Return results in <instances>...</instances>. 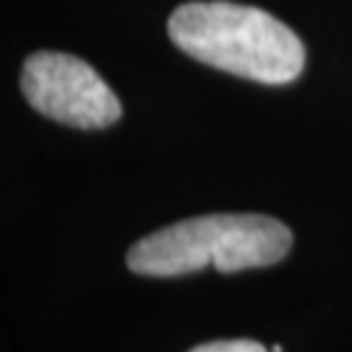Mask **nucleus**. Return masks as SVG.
<instances>
[{"label":"nucleus","mask_w":352,"mask_h":352,"mask_svg":"<svg viewBox=\"0 0 352 352\" xmlns=\"http://www.w3.org/2000/svg\"><path fill=\"white\" fill-rule=\"evenodd\" d=\"M167 32L193 60L258 84H289L305 65L300 37L272 13L243 3H183L170 16Z\"/></svg>","instance_id":"1"},{"label":"nucleus","mask_w":352,"mask_h":352,"mask_svg":"<svg viewBox=\"0 0 352 352\" xmlns=\"http://www.w3.org/2000/svg\"><path fill=\"white\" fill-rule=\"evenodd\" d=\"M289 248L292 232L274 217L204 214L141 238L128 251L126 261L141 277H183L206 266L232 274L277 264Z\"/></svg>","instance_id":"2"},{"label":"nucleus","mask_w":352,"mask_h":352,"mask_svg":"<svg viewBox=\"0 0 352 352\" xmlns=\"http://www.w3.org/2000/svg\"><path fill=\"white\" fill-rule=\"evenodd\" d=\"M26 102L58 123L84 131L107 128L120 120L123 107L102 76L68 52H34L21 68Z\"/></svg>","instance_id":"3"},{"label":"nucleus","mask_w":352,"mask_h":352,"mask_svg":"<svg viewBox=\"0 0 352 352\" xmlns=\"http://www.w3.org/2000/svg\"><path fill=\"white\" fill-rule=\"evenodd\" d=\"M188 352H269L264 344L253 340H222V342H209V344H199Z\"/></svg>","instance_id":"4"}]
</instances>
